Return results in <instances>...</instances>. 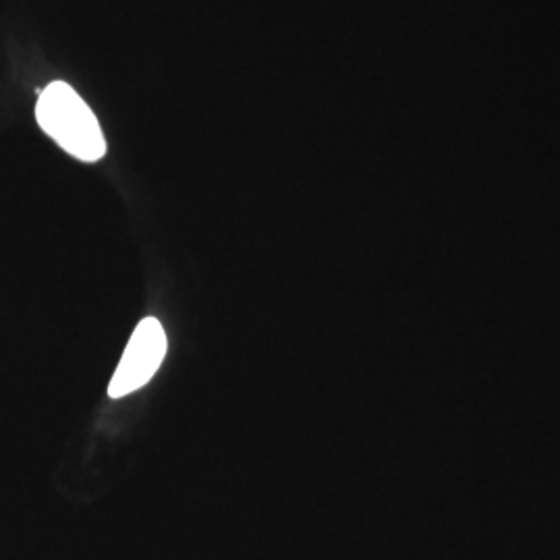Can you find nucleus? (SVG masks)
<instances>
[{
  "label": "nucleus",
  "mask_w": 560,
  "mask_h": 560,
  "mask_svg": "<svg viewBox=\"0 0 560 560\" xmlns=\"http://www.w3.org/2000/svg\"><path fill=\"white\" fill-rule=\"evenodd\" d=\"M42 131L81 162H98L106 154L101 122L80 94L65 81H52L36 102Z\"/></svg>",
  "instance_id": "nucleus-1"
},
{
  "label": "nucleus",
  "mask_w": 560,
  "mask_h": 560,
  "mask_svg": "<svg viewBox=\"0 0 560 560\" xmlns=\"http://www.w3.org/2000/svg\"><path fill=\"white\" fill-rule=\"evenodd\" d=\"M168 340L159 318H143L127 342L117 372L108 384V397L122 399L143 388L156 376L166 358Z\"/></svg>",
  "instance_id": "nucleus-2"
}]
</instances>
